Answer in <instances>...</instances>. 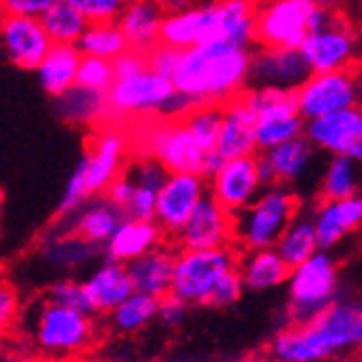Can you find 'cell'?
Returning a JSON list of instances; mask_svg holds the SVG:
<instances>
[{"label": "cell", "instance_id": "cell-4", "mask_svg": "<svg viewBox=\"0 0 362 362\" xmlns=\"http://www.w3.org/2000/svg\"><path fill=\"white\" fill-rule=\"evenodd\" d=\"M133 152L154 156L168 172H193L204 176L206 154L191 135L182 117H150L130 135Z\"/></svg>", "mask_w": 362, "mask_h": 362}, {"label": "cell", "instance_id": "cell-32", "mask_svg": "<svg viewBox=\"0 0 362 362\" xmlns=\"http://www.w3.org/2000/svg\"><path fill=\"white\" fill-rule=\"evenodd\" d=\"M362 193V163L349 154H334L319 178V200H341Z\"/></svg>", "mask_w": 362, "mask_h": 362}, {"label": "cell", "instance_id": "cell-10", "mask_svg": "<svg viewBox=\"0 0 362 362\" xmlns=\"http://www.w3.org/2000/svg\"><path fill=\"white\" fill-rule=\"evenodd\" d=\"M313 72L351 70L360 59L358 28L343 16V11H330L302 44Z\"/></svg>", "mask_w": 362, "mask_h": 362}, {"label": "cell", "instance_id": "cell-18", "mask_svg": "<svg viewBox=\"0 0 362 362\" xmlns=\"http://www.w3.org/2000/svg\"><path fill=\"white\" fill-rule=\"evenodd\" d=\"M209 42H221V9L219 3L206 0L193 9L168 13L160 28V44L187 50Z\"/></svg>", "mask_w": 362, "mask_h": 362}, {"label": "cell", "instance_id": "cell-53", "mask_svg": "<svg viewBox=\"0 0 362 362\" xmlns=\"http://www.w3.org/2000/svg\"><path fill=\"white\" fill-rule=\"evenodd\" d=\"M354 362H362V347L356 351V356H354Z\"/></svg>", "mask_w": 362, "mask_h": 362}, {"label": "cell", "instance_id": "cell-45", "mask_svg": "<svg viewBox=\"0 0 362 362\" xmlns=\"http://www.w3.org/2000/svg\"><path fill=\"white\" fill-rule=\"evenodd\" d=\"M146 54H148V68L150 70L168 76V78H174L176 65H178V59H180V50H176L172 46H165V44H158Z\"/></svg>", "mask_w": 362, "mask_h": 362}, {"label": "cell", "instance_id": "cell-23", "mask_svg": "<svg viewBox=\"0 0 362 362\" xmlns=\"http://www.w3.org/2000/svg\"><path fill=\"white\" fill-rule=\"evenodd\" d=\"M85 286L95 315H111L126 298L135 293L128 265L113 258H105L85 278Z\"/></svg>", "mask_w": 362, "mask_h": 362}, {"label": "cell", "instance_id": "cell-28", "mask_svg": "<svg viewBox=\"0 0 362 362\" xmlns=\"http://www.w3.org/2000/svg\"><path fill=\"white\" fill-rule=\"evenodd\" d=\"M237 269L241 274L245 288L254 293H267L286 286L291 274V267L276 247L241 252Z\"/></svg>", "mask_w": 362, "mask_h": 362}, {"label": "cell", "instance_id": "cell-50", "mask_svg": "<svg viewBox=\"0 0 362 362\" xmlns=\"http://www.w3.org/2000/svg\"><path fill=\"white\" fill-rule=\"evenodd\" d=\"M315 3L325 11H343L349 0H315Z\"/></svg>", "mask_w": 362, "mask_h": 362}, {"label": "cell", "instance_id": "cell-34", "mask_svg": "<svg viewBox=\"0 0 362 362\" xmlns=\"http://www.w3.org/2000/svg\"><path fill=\"white\" fill-rule=\"evenodd\" d=\"M158 302L160 298H154L150 293L135 291L130 298H126L111 315V327L117 334H137L156 321L158 317Z\"/></svg>", "mask_w": 362, "mask_h": 362}, {"label": "cell", "instance_id": "cell-43", "mask_svg": "<svg viewBox=\"0 0 362 362\" xmlns=\"http://www.w3.org/2000/svg\"><path fill=\"white\" fill-rule=\"evenodd\" d=\"M189 302H185L182 298H178V295L174 293H168L165 298H160L158 302V317L156 321L168 327V330H176V327H180L187 317H189Z\"/></svg>", "mask_w": 362, "mask_h": 362}, {"label": "cell", "instance_id": "cell-2", "mask_svg": "<svg viewBox=\"0 0 362 362\" xmlns=\"http://www.w3.org/2000/svg\"><path fill=\"white\" fill-rule=\"evenodd\" d=\"M109 124H126L150 117H182L191 111L176 91L172 78L150 68L128 76H117L107 91Z\"/></svg>", "mask_w": 362, "mask_h": 362}, {"label": "cell", "instance_id": "cell-35", "mask_svg": "<svg viewBox=\"0 0 362 362\" xmlns=\"http://www.w3.org/2000/svg\"><path fill=\"white\" fill-rule=\"evenodd\" d=\"M76 46L81 48L83 54L103 57L109 61H115L117 57H122L130 48L117 20H113V22H89V26L85 28L83 37L78 40Z\"/></svg>", "mask_w": 362, "mask_h": 362}, {"label": "cell", "instance_id": "cell-14", "mask_svg": "<svg viewBox=\"0 0 362 362\" xmlns=\"http://www.w3.org/2000/svg\"><path fill=\"white\" fill-rule=\"evenodd\" d=\"M206 195V176L193 172H170L156 197L154 221L163 228L165 237H176Z\"/></svg>", "mask_w": 362, "mask_h": 362}, {"label": "cell", "instance_id": "cell-17", "mask_svg": "<svg viewBox=\"0 0 362 362\" xmlns=\"http://www.w3.org/2000/svg\"><path fill=\"white\" fill-rule=\"evenodd\" d=\"M180 250H213L235 245V215L209 193L174 237Z\"/></svg>", "mask_w": 362, "mask_h": 362}, {"label": "cell", "instance_id": "cell-9", "mask_svg": "<svg viewBox=\"0 0 362 362\" xmlns=\"http://www.w3.org/2000/svg\"><path fill=\"white\" fill-rule=\"evenodd\" d=\"M241 250L237 245L213 250H180L176 254L172 293L189 304L204 306L215 282L237 267Z\"/></svg>", "mask_w": 362, "mask_h": 362}, {"label": "cell", "instance_id": "cell-31", "mask_svg": "<svg viewBox=\"0 0 362 362\" xmlns=\"http://www.w3.org/2000/svg\"><path fill=\"white\" fill-rule=\"evenodd\" d=\"M42 252L48 265H52L54 269H78L87 267L93 258H98L100 245L83 239L81 235L63 226L48 233L46 241L42 243Z\"/></svg>", "mask_w": 362, "mask_h": 362}, {"label": "cell", "instance_id": "cell-15", "mask_svg": "<svg viewBox=\"0 0 362 362\" xmlns=\"http://www.w3.org/2000/svg\"><path fill=\"white\" fill-rule=\"evenodd\" d=\"M50 48L52 40L42 18L3 13L0 18V50L16 68L35 72Z\"/></svg>", "mask_w": 362, "mask_h": 362}, {"label": "cell", "instance_id": "cell-5", "mask_svg": "<svg viewBox=\"0 0 362 362\" xmlns=\"http://www.w3.org/2000/svg\"><path fill=\"white\" fill-rule=\"evenodd\" d=\"M341 298L339 262L330 250H319L293 267L286 280V315L291 323L317 317Z\"/></svg>", "mask_w": 362, "mask_h": 362}, {"label": "cell", "instance_id": "cell-54", "mask_svg": "<svg viewBox=\"0 0 362 362\" xmlns=\"http://www.w3.org/2000/svg\"><path fill=\"white\" fill-rule=\"evenodd\" d=\"M358 37H360V54H362V22L358 26Z\"/></svg>", "mask_w": 362, "mask_h": 362}, {"label": "cell", "instance_id": "cell-8", "mask_svg": "<svg viewBox=\"0 0 362 362\" xmlns=\"http://www.w3.org/2000/svg\"><path fill=\"white\" fill-rule=\"evenodd\" d=\"M243 95L258 115V124H256L258 152L269 150L291 139L304 137L306 119L300 113L295 91L276 89V87H247Z\"/></svg>", "mask_w": 362, "mask_h": 362}, {"label": "cell", "instance_id": "cell-6", "mask_svg": "<svg viewBox=\"0 0 362 362\" xmlns=\"http://www.w3.org/2000/svg\"><path fill=\"white\" fill-rule=\"evenodd\" d=\"M330 11L315 0H265L258 5L256 44L278 48H302L310 33Z\"/></svg>", "mask_w": 362, "mask_h": 362}, {"label": "cell", "instance_id": "cell-16", "mask_svg": "<svg viewBox=\"0 0 362 362\" xmlns=\"http://www.w3.org/2000/svg\"><path fill=\"white\" fill-rule=\"evenodd\" d=\"M313 74L300 48L258 46L252 52L250 87H276L295 91Z\"/></svg>", "mask_w": 362, "mask_h": 362}, {"label": "cell", "instance_id": "cell-60", "mask_svg": "<svg viewBox=\"0 0 362 362\" xmlns=\"http://www.w3.org/2000/svg\"><path fill=\"white\" fill-rule=\"evenodd\" d=\"M327 362H332V360H327Z\"/></svg>", "mask_w": 362, "mask_h": 362}, {"label": "cell", "instance_id": "cell-24", "mask_svg": "<svg viewBox=\"0 0 362 362\" xmlns=\"http://www.w3.org/2000/svg\"><path fill=\"white\" fill-rule=\"evenodd\" d=\"M124 217V209L111 202L105 193H95L72 215L63 217V226L95 245H105Z\"/></svg>", "mask_w": 362, "mask_h": 362}, {"label": "cell", "instance_id": "cell-55", "mask_svg": "<svg viewBox=\"0 0 362 362\" xmlns=\"http://www.w3.org/2000/svg\"><path fill=\"white\" fill-rule=\"evenodd\" d=\"M0 282H5V267H3V262H0Z\"/></svg>", "mask_w": 362, "mask_h": 362}, {"label": "cell", "instance_id": "cell-56", "mask_svg": "<svg viewBox=\"0 0 362 362\" xmlns=\"http://www.w3.org/2000/svg\"><path fill=\"white\" fill-rule=\"evenodd\" d=\"M3 200H5V195H3V191H0V211H3Z\"/></svg>", "mask_w": 362, "mask_h": 362}, {"label": "cell", "instance_id": "cell-44", "mask_svg": "<svg viewBox=\"0 0 362 362\" xmlns=\"http://www.w3.org/2000/svg\"><path fill=\"white\" fill-rule=\"evenodd\" d=\"M20 315V295L13 284L0 282V339H3Z\"/></svg>", "mask_w": 362, "mask_h": 362}, {"label": "cell", "instance_id": "cell-47", "mask_svg": "<svg viewBox=\"0 0 362 362\" xmlns=\"http://www.w3.org/2000/svg\"><path fill=\"white\" fill-rule=\"evenodd\" d=\"M133 193H135V182H133V178H130L126 172H122L105 191V195L109 197V200L115 202L119 209H124V213H126L130 200H133Z\"/></svg>", "mask_w": 362, "mask_h": 362}, {"label": "cell", "instance_id": "cell-36", "mask_svg": "<svg viewBox=\"0 0 362 362\" xmlns=\"http://www.w3.org/2000/svg\"><path fill=\"white\" fill-rule=\"evenodd\" d=\"M42 22L52 44H78L85 28L89 26L87 18L76 7H72L68 0H57L42 16Z\"/></svg>", "mask_w": 362, "mask_h": 362}, {"label": "cell", "instance_id": "cell-19", "mask_svg": "<svg viewBox=\"0 0 362 362\" xmlns=\"http://www.w3.org/2000/svg\"><path fill=\"white\" fill-rule=\"evenodd\" d=\"M317 148L304 137L284 141L280 146H274L269 150L258 152L260 174L265 185H282L293 187L300 180H304L310 172V165L315 163Z\"/></svg>", "mask_w": 362, "mask_h": 362}, {"label": "cell", "instance_id": "cell-48", "mask_svg": "<svg viewBox=\"0 0 362 362\" xmlns=\"http://www.w3.org/2000/svg\"><path fill=\"white\" fill-rule=\"evenodd\" d=\"M113 65H115V78H117V76L135 74V72L148 68V54H146V52H139V50H135V48H128L122 57H117V59L113 61Z\"/></svg>", "mask_w": 362, "mask_h": 362}, {"label": "cell", "instance_id": "cell-40", "mask_svg": "<svg viewBox=\"0 0 362 362\" xmlns=\"http://www.w3.org/2000/svg\"><path fill=\"white\" fill-rule=\"evenodd\" d=\"M245 284L241 280V274L239 269H230L226 272L217 282L215 286L211 288L209 293V298H206V304L209 308H217V310H223V308H230V306H235L241 298H243V293H245Z\"/></svg>", "mask_w": 362, "mask_h": 362}, {"label": "cell", "instance_id": "cell-57", "mask_svg": "<svg viewBox=\"0 0 362 362\" xmlns=\"http://www.w3.org/2000/svg\"><path fill=\"white\" fill-rule=\"evenodd\" d=\"M269 362H288V360H282V358H272Z\"/></svg>", "mask_w": 362, "mask_h": 362}, {"label": "cell", "instance_id": "cell-12", "mask_svg": "<svg viewBox=\"0 0 362 362\" xmlns=\"http://www.w3.org/2000/svg\"><path fill=\"white\" fill-rule=\"evenodd\" d=\"M128 154H133L130 133L119 124H107L95 130L81 163L85 165L91 193H105L107 187L126 170Z\"/></svg>", "mask_w": 362, "mask_h": 362}, {"label": "cell", "instance_id": "cell-25", "mask_svg": "<svg viewBox=\"0 0 362 362\" xmlns=\"http://www.w3.org/2000/svg\"><path fill=\"white\" fill-rule=\"evenodd\" d=\"M54 115L68 126L76 128H103L109 124L107 91L74 85L54 98Z\"/></svg>", "mask_w": 362, "mask_h": 362}, {"label": "cell", "instance_id": "cell-20", "mask_svg": "<svg viewBox=\"0 0 362 362\" xmlns=\"http://www.w3.org/2000/svg\"><path fill=\"white\" fill-rule=\"evenodd\" d=\"M362 130V105L306 119V139L319 150L334 154H349L354 141Z\"/></svg>", "mask_w": 362, "mask_h": 362}, {"label": "cell", "instance_id": "cell-49", "mask_svg": "<svg viewBox=\"0 0 362 362\" xmlns=\"http://www.w3.org/2000/svg\"><path fill=\"white\" fill-rule=\"evenodd\" d=\"M165 9V13H180V11H187V9H193L197 5L206 3V0H158Z\"/></svg>", "mask_w": 362, "mask_h": 362}, {"label": "cell", "instance_id": "cell-30", "mask_svg": "<svg viewBox=\"0 0 362 362\" xmlns=\"http://www.w3.org/2000/svg\"><path fill=\"white\" fill-rule=\"evenodd\" d=\"M83 61V52L76 44H52L44 61L37 65V81L42 89L57 98L76 85L78 68Z\"/></svg>", "mask_w": 362, "mask_h": 362}, {"label": "cell", "instance_id": "cell-58", "mask_svg": "<svg viewBox=\"0 0 362 362\" xmlns=\"http://www.w3.org/2000/svg\"><path fill=\"white\" fill-rule=\"evenodd\" d=\"M3 13H5V11H3V5H0V18H3Z\"/></svg>", "mask_w": 362, "mask_h": 362}, {"label": "cell", "instance_id": "cell-29", "mask_svg": "<svg viewBox=\"0 0 362 362\" xmlns=\"http://www.w3.org/2000/svg\"><path fill=\"white\" fill-rule=\"evenodd\" d=\"M176 254L170 245H158L148 254L130 260L128 272L133 278L135 291L150 293L154 298H165L172 293L174 282V267H176Z\"/></svg>", "mask_w": 362, "mask_h": 362}, {"label": "cell", "instance_id": "cell-13", "mask_svg": "<svg viewBox=\"0 0 362 362\" xmlns=\"http://www.w3.org/2000/svg\"><path fill=\"white\" fill-rule=\"evenodd\" d=\"M258 154L223 158L213 176H209V193L233 215L250 206L265 189Z\"/></svg>", "mask_w": 362, "mask_h": 362}, {"label": "cell", "instance_id": "cell-37", "mask_svg": "<svg viewBox=\"0 0 362 362\" xmlns=\"http://www.w3.org/2000/svg\"><path fill=\"white\" fill-rule=\"evenodd\" d=\"M185 124L189 126L193 139L200 144L204 152H213L217 148L221 119H223V107L221 105H200L193 107L189 113L182 115Z\"/></svg>", "mask_w": 362, "mask_h": 362}, {"label": "cell", "instance_id": "cell-38", "mask_svg": "<svg viewBox=\"0 0 362 362\" xmlns=\"http://www.w3.org/2000/svg\"><path fill=\"white\" fill-rule=\"evenodd\" d=\"M46 298L57 302V304L68 306V308H74V310H81V313H87V315H95L93 306H91V300H89L87 286H85V280L61 278V280H57V282H52L48 286Z\"/></svg>", "mask_w": 362, "mask_h": 362}, {"label": "cell", "instance_id": "cell-21", "mask_svg": "<svg viewBox=\"0 0 362 362\" xmlns=\"http://www.w3.org/2000/svg\"><path fill=\"white\" fill-rule=\"evenodd\" d=\"M313 221L321 250H332L349 235L362 230V193L341 200H319Z\"/></svg>", "mask_w": 362, "mask_h": 362}, {"label": "cell", "instance_id": "cell-26", "mask_svg": "<svg viewBox=\"0 0 362 362\" xmlns=\"http://www.w3.org/2000/svg\"><path fill=\"white\" fill-rule=\"evenodd\" d=\"M163 228L154 219H139V217H124L122 223L115 228L111 239L105 243V254L107 258L128 262L135 260L150 250L163 245Z\"/></svg>", "mask_w": 362, "mask_h": 362}, {"label": "cell", "instance_id": "cell-22", "mask_svg": "<svg viewBox=\"0 0 362 362\" xmlns=\"http://www.w3.org/2000/svg\"><path fill=\"white\" fill-rule=\"evenodd\" d=\"M256 124L258 115L252 105L245 100V95H237L235 100L223 105V119L217 139V152L221 158H235L258 154L256 141Z\"/></svg>", "mask_w": 362, "mask_h": 362}, {"label": "cell", "instance_id": "cell-39", "mask_svg": "<svg viewBox=\"0 0 362 362\" xmlns=\"http://www.w3.org/2000/svg\"><path fill=\"white\" fill-rule=\"evenodd\" d=\"M115 81V65L109 59L103 57H91V54H83L81 68H78V85H85L89 89H98V91H109V87Z\"/></svg>", "mask_w": 362, "mask_h": 362}, {"label": "cell", "instance_id": "cell-3", "mask_svg": "<svg viewBox=\"0 0 362 362\" xmlns=\"http://www.w3.org/2000/svg\"><path fill=\"white\" fill-rule=\"evenodd\" d=\"M300 213L298 193L291 187L269 185L250 206L235 215V245L241 252L276 247Z\"/></svg>", "mask_w": 362, "mask_h": 362}, {"label": "cell", "instance_id": "cell-59", "mask_svg": "<svg viewBox=\"0 0 362 362\" xmlns=\"http://www.w3.org/2000/svg\"><path fill=\"white\" fill-rule=\"evenodd\" d=\"M0 362H16V360H0Z\"/></svg>", "mask_w": 362, "mask_h": 362}, {"label": "cell", "instance_id": "cell-1", "mask_svg": "<svg viewBox=\"0 0 362 362\" xmlns=\"http://www.w3.org/2000/svg\"><path fill=\"white\" fill-rule=\"evenodd\" d=\"M252 52V46L230 42H209L180 50L172 78L176 91L191 109L200 105L223 107L250 87Z\"/></svg>", "mask_w": 362, "mask_h": 362}, {"label": "cell", "instance_id": "cell-11", "mask_svg": "<svg viewBox=\"0 0 362 362\" xmlns=\"http://www.w3.org/2000/svg\"><path fill=\"white\" fill-rule=\"evenodd\" d=\"M298 107L304 119H315L334 111H343L362 103L360 72L337 70V72H313L298 89Z\"/></svg>", "mask_w": 362, "mask_h": 362}, {"label": "cell", "instance_id": "cell-51", "mask_svg": "<svg viewBox=\"0 0 362 362\" xmlns=\"http://www.w3.org/2000/svg\"><path fill=\"white\" fill-rule=\"evenodd\" d=\"M349 156H354L358 163H362V130H360L358 139L354 141V146H351V150H349Z\"/></svg>", "mask_w": 362, "mask_h": 362}, {"label": "cell", "instance_id": "cell-52", "mask_svg": "<svg viewBox=\"0 0 362 362\" xmlns=\"http://www.w3.org/2000/svg\"><path fill=\"white\" fill-rule=\"evenodd\" d=\"M213 3H235V0H213ZM254 3H265V0H254Z\"/></svg>", "mask_w": 362, "mask_h": 362}, {"label": "cell", "instance_id": "cell-27", "mask_svg": "<svg viewBox=\"0 0 362 362\" xmlns=\"http://www.w3.org/2000/svg\"><path fill=\"white\" fill-rule=\"evenodd\" d=\"M165 9L158 0H130L117 18V24L128 40V46L139 52H150L160 44V28Z\"/></svg>", "mask_w": 362, "mask_h": 362}, {"label": "cell", "instance_id": "cell-46", "mask_svg": "<svg viewBox=\"0 0 362 362\" xmlns=\"http://www.w3.org/2000/svg\"><path fill=\"white\" fill-rule=\"evenodd\" d=\"M54 3L57 0H0L5 13L28 18H42Z\"/></svg>", "mask_w": 362, "mask_h": 362}, {"label": "cell", "instance_id": "cell-42", "mask_svg": "<svg viewBox=\"0 0 362 362\" xmlns=\"http://www.w3.org/2000/svg\"><path fill=\"white\" fill-rule=\"evenodd\" d=\"M68 3L76 7L87 22H113L130 0H68Z\"/></svg>", "mask_w": 362, "mask_h": 362}, {"label": "cell", "instance_id": "cell-33", "mask_svg": "<svg viewBox=\"0 0 362 362\" xmlns=\"http://www.w3.org/2000/svg\"><path fill=\"white\" fill-rule=\"evenodd\" d=\"M276 250L280 252V256L286 260V265L293 269L298 267L300 262L308 260L313 254H317L321 250L319 245V237H317V228L313 221V213H300L291 221V226L284 230V235L280 237Z\"/></svg>", "mask_w": 362, "mask_h": 362}, {"label": "cell", "instance_id": "cell-41", "mask_svg": "<svg viewBox=\"0 0 362 362\" xmlns=\"http://www.w3.org/2000/svg\"><path fill=\"white\" fill-rule=\"evenodd\" d=\"M91 189H89V182H87V174H85V165L78 160V165L74 168V172L70 174L68 178V185H65V191L61 195V202H59V209H57V215L63 219L72 215L78 206H83L89 197H91Z\"/></svg>", "mask_w": 362, "mask_h": 362}, {"label": "cell", "instance_id": "cell-7", "mask_svg": "<svg viewBox=\"0 0 362 362\" xmlns=\"http://www.w3.org/2000/svg\"><path fill=\"white\" fill-rule=\"evenodd\" d=\"M33 337L37 347L57 358H70L83 354L95 341V323L91 315L44 300L35 313Z\"/></svg>", "mask_w": 362, "mask_h": 362}]
</instances>
